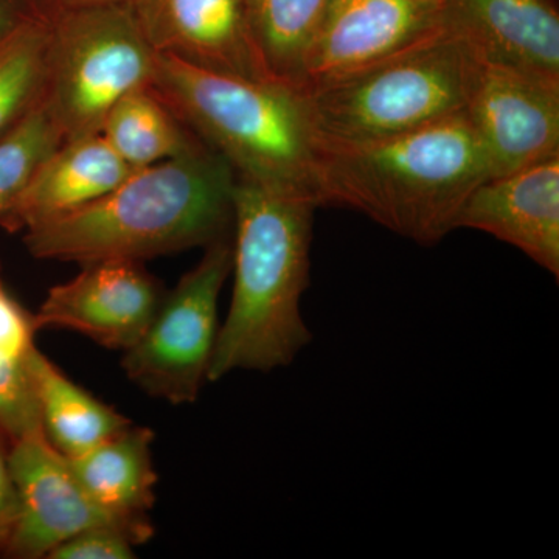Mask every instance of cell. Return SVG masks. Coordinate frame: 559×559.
<instances>
[{
	"label": "cell",
	"mask_w": 559,
	"mask_h": 559,
	"mask_svg": "<svg viewBox=\"0 0 559 559\" xmlns=\"http://www.w3.org/2000/svg\"><path fill=\"white\" fill-rule=\"evenodd\" d=\"M237 173L204 142L132 170L100 200L24 231L35 259L145 261L230 237Z\"/></svg>",
	"instance_id": "cell-1"
},
{
	"label": "cell",
	"mask_w": 559,
	"mask_h": 559,
	"mask_svg": "<svg viewBox=\"0 0 559 559\" xmlns=\"http://www.w3.org/2000/svg\"><path fill=\"white\" fill-rule=\"evenodd\" d=\"M311 198L237 178L234 191V289L221 323L209 382L238 370L288 367L311 344L300 305L310 285Z\"/></svg>",
	"instance_id": "cell-2"
},
{
	"label": "cell",
	"mask_w": 559,
	"mask_h": 559,
	"mask_svg": "<svg viewBox=\"0 0 559 559\" xmlns=\"http://www.w3.org/2000/svg\"><path fill=\"white\" fill-rule=\"evenodd\" d=\"M491 178L465 110L418 130L356 143H322L323 205H344L423 246L455 230L460 210Z\"/></svg>",
	"instance_id": "cell-3"
},
{
	"label": "cell",
	"mask_w": 559,
	"mask_h": 559,
	"mask_svg": "<svg viewBox=\"0 0 559 559\" xmlns=\"http://www.w3.org/2000/svg\"><path fill=\"white\" fill-rule=\"evenodd\" d=\"M153 91L237 178L311 198L320 190L322 142L307 91L193 68L157 53Z\"/></svg>",
	"instance_id": "cell-4"
},
{
	"label": "cell",
	"mask_w": 559,
	"mask_h": 559,
	"mask_svg": "<svg viewBox=\"0 0 559 559\" xmlns=\"http://www.w3.org/2000/svg\"><path fill=\"white\" fill-rule=\"evenodd\" d=\"M481 62L473 44L448 25L396 57L307 91L320 142H374L463 112Z\"/></svg>",
	"instance_id": "cell-5"
},
{
	"label": "cell",
	"mask_w": 559,
	"mask_h": 559,
	"mask_svg": "<svg viewBox=\"0 0 559 559\" xmlns=\"http://www.w3.org/2000/svg\"><path fill=\"white\" fill-rule=\"evenodd\" d=\"M156 66L128 2L55 11L44 103L64 142L100 132L121 98L153 86Z\"/></svg>",
	"instance_id": "cell-6"
},
{
	"label": "cell",
	"mask_w": 559,
	"mask_h": 559,
	"mask_svg": "<svg viewBox=\"0 0 559 559\" xmlns=\"http://www.w3.org/2000/svg\"><path fill=\"white\" fill-rule=\"evenodd\" d=\"M204 249L197 266L165 293L148 329L121 358L132 384L173 406L200 399L218 341L219 296L234 259L231 235Z\"/></svg>",
	"instance_id": "cell-7"
},
{
	"label": "cell",
	"mask_w": 559,
	"mask_h": 559,
	"mask_svg": "<svg viewBox=\"0 0 559 559\" xmlns=\"http://www.w3.org/2000/svg\"><path fill=\"white\" fill-rule=\"evenodd\" d=\"M9 463L17 492V518L0 557L47 559L66 539L102 525L124 530L138 544L153 538L151 520H127L98 507L43 430L11 443Z\"/></svg>",
	"instance_id": "cell-8"
},
{
	"label": "cell",
	"mask_w": 559,
	"mask_h": 559,
	"mask_svg": "<svg viewBox=\"0 0 559 559\" xmlns=\"http://www.w3.org/2000/svg\"><path fill=\"white\" fill-rule=\"evenodd\" d=\"M447 27V0H330L305 53L301 90L371 68Z\"/></svg>",
	"instance_id": "cell-9"
},
{
	"label": "cell",
	"mask_w": 559,
	"mask_h": 559,
	"mask_svg": "<svg viewBox=\"0 0 559 559\" xmlns=\"http://www.w3.org/2000/svg\"><path fill=\"white\" fill-rule=\"evenodd\" d=\"M465 114L491 178L559 156V80L484 61Z\"/></svg>",
	"instance_id": "cell-10"
},
{
	"label": "cell",
	"mask_w": 559,
	"mask_h": 559,
	"mask_svg": "<svg viewBox=\"0 0 559 559\" xmlns=\"http://www.w3.org/2000/svg\"><path fill=\"white\" fill-rule=\"evenodd\" d=\"M164 296L142 261L103 260L83 264L79 275L53 286L33 314L38 330L76 331L123 353L148 329Z\"/></svg>",
	"instance_id": "cell-11"
},
{
	"label": "cell",
	"mask_w": 559,
	"mask_h": 559,
	"mask_svg": "<svg viewBox=\"0 0 559 559\" xmlns=\"http://www.w3.org/2000/svg\"><path fill=\"white\" fill-rule=\"evenodd\" d=\"M159 55L246 80L271 79L250 28L246 0H128Z\"/></svg>",
	"instance_id": "cell-12"
},
{
	"label": "cell",
	"mask_w": 559,
	"mask_h": 559,
	"mask_svg": "<svg viewBox=\"0 0 559 559\" xmlns=\"http://www.w3.org/2000/svg\"><path fill=\"white\" fill-rule=\"evenodd\" d=\"M485 231L559 277V156L485 179L455 229Z\"/></svg>",
	"instance_id": "cell-13"
},
{
	"label": "cell",
	"mask_w": 559,
	"mask_h": 559,
	"mask_svg": "<svg viewBox=\"0 0 559 559\" xmlns=\"http://www.w3.org/2000/svg\"><path fill=\"white\" fill-rule=\"evenodd\" d=\"M448 25L481 60L559 80V13L555 0H447Z\"/></svg>",
	"instance_id": "cell-14"
},
{
	"label": "cell",
	"mask_w": 559,
	"mask_h": 559,
	"mask_svg": "<svg viewBox=\"0 0 559 559\" xmlns=\"http://www.w3.org/2000/svg\"><path fill=\"white\" fill-rule=\"evenodd\" d=\"M131 171L100 132L66 140L40 164L2 229L25 231L86 207Z\"/></svg>",
	"instance_id": "cell-15"
},
{
	"label": "cell",
	"mask_w": 559,
	"mask_h": 559,
	"mask_svg": "<svg viewBox=\"0 0 559 559\" xmlns=\"http://www.w3.org/2000/svg\"><path fill=\"white\" fill-rule=\"evenodd\" d=\"M156 433L134 423L108 440L68 459L70 468L87 496L103 510L127 518L150 520L156 503L159 476L153 459Z\"/></svg>",
	"instance_id": "cell-16"
},
{
	"label": "cell",
	"mask_w": 559,
	"mask_h": 559,
	"mask_svg": "<svg viewBox=\"0 0 559 559\" xmlns=\"http://www.w3.org/2000/svg\"><path fill=\"white\" fill-rule=\"evenodd\" d=\"M32 378L40 429L66 459L79 457L132 425L130 418L70 380L38 348L33 353Z\"/></svg>",
	"instance_id": "cell-17"
},
{
	"label": "cell",
	"mask_w": 559,
	"mask_h": 559,
	"mask_svg": "<svg viewBox=\"0 0 559 559\" xmlns=\"http://www.w3.org/2000/svg\"><path fill=\"white\" fill-rule=\"evenodd\" d=\"M100 134L132 170L182 156L202 143L151 86L121 98Z\"/></svg>",
	"instance_id": "cell-18"
},
{
	"label": "cell",
	"mask_w": 559,
	"mask_h": 559,
	"mask_svg": "<svg viewBox=\"0 0 559 559\" xmlns=\"http://www.w3.org/2000/svg\"><path fill=\"white\" fill-rule=\"evenodd\" d=\"M36 331L35 314L7 288L0 266V433L10 444L43 430L32 378Z\"/></svg>",
	"instance_id": "cell-19"
},
{
	"label": "cell",
	"mask_w": 559,
	"mask_h": 559,
	"mask_svg": "<svg viewBox=\"0 0 559 559\" xmlns=\"http://www.w3.org/2000/svg\"><path fill=\"white\" fill-rule=\"evenodd\" d=\"M330 0H246L257 49L271 79L300 87L301 64Z\"/></svg>",
	"instance_id": "cell-20"
},
{
	"label": "cell",
	"mask_w": 559,
	"mask_h": 559,
	"mask_svg": "<svg viewBox=\"0 0 559 559\" xmlns=\"http://www.w3.org/2000/svg\"><path fill=\"white\" fill-rule=\"evenodd\" d=\"M50 21L25 28L0 47V140L44 100Z\"/></svg>",
	"instance_id": "cell-21"
},
{
	"label": "cell",
	"mask_w": 559,
	"mask_h": 559,
	"mask_svg": "<svg viewBox=\"0 0 559 559\" xmlns=\"http://www.w3.org/2000/svg\"><path fill=\"white\" fill-rule=\"evenodd\" d=\"M62 143L64 135L44 100L0 140V227L40 164Z\"/></svg>",
	"instance_id": "cell-22"
},
{
	"label": "cell",
	"mask_w": 559,
	"mask_h": 559,
	"mask_svg": "<svg viewBox=\"0 0 559 559\" xmlns=\"http://www.w3.org/2000/svg\"><path fill=\"white\" fill-rule=\"evenodd\" d=\"M138 540L112 525H102L76 533L50 551L47 559H132Z\"/></svg>",
	"instance_id": "cell-23"
},
{
	"label": "cell",
	"mask_w": 559,
	"mask_h": 559,
	"mask_svg": "<svg viewBox=\"0 0 559 559\" xmlns=\"http://www.w3.org/2000/svg\"><path fill=\"white\" fill-rule=\"evenodd\" d=\"M53 13L49 0H0V47L25 28L49 21Z\"/></svg>",
	"instance_id": "cell-24"
},
{
	"label": "cell",
	"mask_w": 559,
	"mask_h": 559,
	"mask_svg": "<svg viewBox=\"0 0 559 559\" xmlns=\"http://www.w3.org/2000/svg\"><path fill=\"white\" fill-rule=\"evenodd\" d=\"M9 448V441L0 433V550L9 540L17 518V492L11 477Z\"/></svg>",
	"instance_id": "cell-25"
},
{
	"label": "cell",
	"mask_w": 559,
	"mask_h": 559,
	"mask_svg": "<svg viewBox=\"0 0 559 559\" xmlns=\"http://www.w3.org/2000/svg\"><path fill=\"white\" fill-rule=\"evenodd\" d=\"M55 11L80 9V7L102 5V3L128 2V0H49Z\"/></svg>",
	"instance_id": "cell-26"
}]
</instances>
